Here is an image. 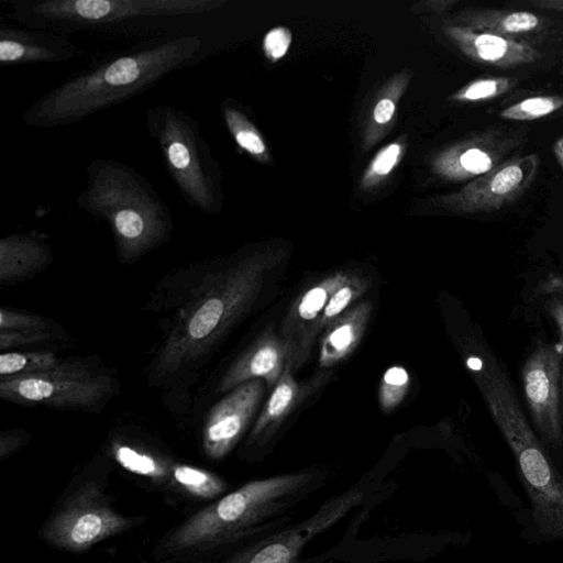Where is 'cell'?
Segmentation results:
<instances>
[{
    "mask_svg": "<svg viewBox=\"0 0 563 563\" xmlns=\"http://www.w3.org/2000/svg\"><path fill=\"white\" fill-rule=\"evenodd\" d=\"M323 482L324 474L317 470L247 482L164 533L155 545V556L190 563L272 534L291 523L298 505Z\"/></svg>",
    "mask_w": 563,
    "mask_h": 563,
    "instance_id": "6da1fadb",
    "label": "cell"
},
{
    "mask_svg": "<svg viewBox=\"0 0 563 563\" xmlns=\"http://www.w3.org/2000/svg\"><path fill=\"white\" fill-rule=\"evenodd\" d=\"M203 53V40L192 34L141 42L49 89L26 108L22 120L37 129L75 124L143 93L173 71L199 60Z\"/></svg>",
    "mask_w": 563,
    "mask_h": 563,
    "instance_id": "7a4b0ae2",
    "label": "cell"
},
{
    "mask_svg": "<svg viewBox=\"0 0 563 563\" xmlns=\"http://www.w3.org/2000/svg\"><path fill=\"white\" fill-rule=\"evenodd\" d=\"M548 312L556 324L563 353V299L554 297L549 301Z\"/></svg>",
    "mask_w": 563,
    "mask_h": 563,
    "instance_id": "e575fe53",
    "label": "cell"
},
{
    "mask_svg": "<svg viewBox=\"0 0 563 563\" xmlns=\"http://www.w3.org/2000/svg\"><path fill=\"white\" fill-rule=\"evenodd\" d=\"M409 383V374L402 366L395 365L386 369L378 389L382 410L390 411L395 409L405 398Z\"/></svg>",
    "mask_w": 563,
    "mask_h": 563,
    "instance_id": "83f0119b",
    "label": "cell"
},
{
    "mask_svg": "<svg viewBox=\"0 0 563 563\" xmlns=\"http://www.w3.org/2000/svg\"><path fill=\"white\" fill-rule=\"evenodd\" d=\"M353 273L335 272L305 289L290 305L280 327V338L287 349V365L299 369L311 354L318 336L317 323L333 292Z\"/></svg>",
    "mask_w": 563,
    "mask_h": 563,
    "instance_id": "4fadbf2b",
    "label": "cell"
},
{
    "mask_svg": "<svg viewBox=\"0 0 563 563\" xmlns=\"http://www.w3.org/2000/svg\"><path fill=\"white\" fill-rule=\"evenodd\" d=\"M538 294L555 295L563 294V275L551 274L539 286Z\"/></svg>",
    "mask_w": 563,
    "mask_h": 563,
    "instance_id": "d590c367",
    "label": "cell"
},
{
    "mask_svg": "<svg viewBox=\"0 0 563 563\" xmlns=\"http://www.w3.org/2000/svg\"><path fill=\"white\" fill-rule=\"evenodd\" d=\"M291 36L288 30L278 27L272 30L265 37V49L273 58L283 56L288 49Z\"/></svg>",
    "mask_w": 563,
    "mask_h": 563,
    "instance_id": "1f68e13d",
    "label": "cell"
},
{
    "mask_svg": "<svg viewBox=\"0 0 563 563\" xmlns=\"http://www.w3.org/2000/svg\"><path fill=\"white\" fill-rule=\"evenodd\" d=\"M369 287V280L357 274L340 286L325 305L322 314L317 323V334L323 332L332 322L342 316L350 305L354 303Z\"/></svg>",
    "mask_w": 563,
    "mask_h": 563,
    "instance_id": "d4e9b609",
    "label": "cell"
},
{
    "mask_svg": "<svg viewBox=\"0 0 563 563\" xmlns=\"http://www.w3.org/2000/svg\"><path fill=\"white\" fill-rule=\"evenodd\" d=\"M292 372V368L286 364L284 373L253 424L246 442L249 446L265 444L301 399L302 391Z\"/></svg>",
    "mask_w": 563,
    "mask_h": 563,
    "instance_id": "ffe728a7",
    "label": "cell"
},
{
    "mask_svg": "<svg viewBox=\"0 0 563 563\" xmlns=\"http://www.w3.org/2000/svg\"><path fill=\"white\" fill-rule=\"evenodd\" d=\"M117 386L108 374L87 365L62 362L55 368L0 378L3 400L46 406L54 409H96L109 399Z\"/></svg>",
    "mask_w": 563,
    "mask_h": 563,
    "instance_id": "9c48e42d",
    "label": "cell"
},
{
    "mask_svg": "<svg viewBox=\"0 0 563 563\" xmlns=\"http://www.w3.org/2000/svg\"><path fill=\"white\" fill-rule=\"evenodd\" d=\"M471 30L505 36L530 45L534 34L543 29L544 21L536 13L519 10L485 8L468 18Z\"/></svg>",
    "mask_w": 563,
    "mask_h": 563,
    "instance_id": "44dd1931",
    "label": "cell"
},
{
    "mask_svg": "<svg viewBox=\"0 0 563 563\" xmlns=\"http://www.w3.org/2000/svg\"><path fill=\"white\" fill-rule=\"evenodd\" d=\"M453 35L476 62L506 69L536 63L542 55L534 46L505 36L455 29Z\"/></svg>",
    "mask_w": 563,
    "mask_h": 563,
    "instance_id": "e0dca14e",
    "label": "cell"
},
{
    "mask_svg": "<svg viewBox=\"0 0 563 563\" xmlns=\"http://www.w3.org/2000/svg\"><path fill=\"white\" fill-rule=\"evenodd\" d=\"M60 363L55 354L47 351L2 352L0 375L1 377H14L35 374L55 368Z\"/></svg>",
    "mask_w": 563,
    "mask_h": 563,
    "instance_id": "cb8c5ba5",
    "label": "cell"
},
{
    "mask_svg": "<svg viewBox=\"0 0 563 563\" xmlns=\"http://www.w3.org/2000/svg\"><path fill=\"white\" fill-rule=\"evenodd\" d=\"M145 519L118 512L104 485L97 479H87L56 505L38 536L55 549L82 553L102 540L139 527Z\"/></svg>",
    "mask_w": 563,
    "mask_h": 563,
    "instance_id": "ba28073f",
    "label": "cell"
},
{
    "mask_svg": "<svg viewBox=\"0 0 563 563\" xmlns=\"http://www.w3.org/2000/svg\"><path fill=\"white\" fill-rule=\"evenodd\" d=\"M357 488L335 495L308 518L233 550L216 563H305L303 549L362 503Z\"/></svg>",
    "mask_w": 563,
    "mask_h": 563,
    "instance_id": "30bf717a",
    "label": "cell"
},
{
    "mask_svg": "<svg viewBox=\"0 0 563 563\" xmlns=\"http://www.w3.org/2000/svg\"><path fill=\"white\" fill-rule=\"evenodd\" d=\"M272 258L251 256L207 272L178 305L153 362L156 378L201 361L250 308Z\"/></svg>",
    "mask_w": 563,
    "mask_h": 563,
    "instance_id": "3957f363",
    "label": "cell"
},
{
    "mask_svg": "<svg viewBox=\"0 0 563 563\" xmlns=\"http://www.w3.org/2000/svg\"><path fill=\"white\" fill-rule=\"evenodd\" d=\"M399 154V146L394 144L388 146L384 152H382L374 163V170L384 175L387 174L394 166L397 156Z\"/></svg>",
    "mask_w": 563,
    "mask_h": 563,
    "instance_id": "836d02e7",
    "label": "cell"
},
{
    "mask_svg": "<svg viewBox=\"0 0 563 563\" xmlns=\"http://www.w3.org/2000/svg\"><path fill=\"white\" fill-rule=\"evenodd\" d=\"M222 113L229 130L240 147L252 154H261L265 146L257 133L253 131L242 113L229 104L222 106Z\"/></svg>",
    "mask_w": 563,
    "mask_h": 563,
    "instance_id": "f1b7e54d",
    "label": "cell"
},
{
    "mask_svg": "<svg viewBox=\"0 0 563 563\" xmlns=\"http://www.w3.org/2000/svg\"><path fill=\"white\" fill-rule=\"evenodd\" d=\"M113 456L123 468L133 474L146 477L157 484L172 483L174 464H168L151 453L125 444H115L113 445Z\"/></svg>",
    "mask_w": 563,
    "mask_h": 563,
    "instance_id": "7402d4cb",
    "label": "cell"
},
{
    "mask_svg": "<svg viewBox=\"0 0 563 563\" xmlns=\"http://www.w3.org/2000/svg\"><path fill=\"white\" fill-rule=\"evenodd\" d=\"M145 125L185 200L205 214L221 205L219 166L196 120L170 104L147 108Z\"/></svg>",
    "mask_w": 563,
    "mask_h": 563,
    "instance_id": "52a82bcc",
    "label": "cell"
},
{
    "mask_svg": "<svg viewBox=\"0 0 563 563\" xmlns=\"http://www.w3.org/2000/svg\"><path fill=\"white\" fill-rule=\"evenodd\" d=\"M76 205L108 224L118 255L125 263L161 246L173 230L170 211L152 184L114 158L89 162Z\"/></svg>",
    "mask_w": 563,
    "mask_h": 563,
    "instance_id": "277c9868",
    "label": "cell"
},
{
    "mask_svg": "<svg viewBox=\"0 0 563 563\" xmlns=\"http://www.w3.org/2000/svg\"><path fill=\"white\" fill-rule=\"evenodd\" d=\"M563 353L550 345H538L521 368L523 396L536 430L551 446L562 443L560 379Z\"/></svg>",
    "mask_w": 563,
    "mask_h": 563,
    "instance_id": "8fae6325",
    "label": "cell"
},
{
    "mask_svg": "<svg viewBox=\"0 0 563 563\" xmlns=\"http://www.w3.org/2000/svg\"><path fill=\"white\" fill-rule=\"evenodd\" d=\"M82 49L68 36L21 25H1L2 66L65 63L78 58Z\"/></svg>",
    "mask_w": 563,
    "mask_h": 563,
    "instance_id": "9a60e30c",
    "label": "cell"
},
{
    "mask_svg": "<svg viewBox=\"0 0 563 563\" xmlns=\"http://www.w3.org/2000/svg\"><path fill=\"white\" fill-rule=\"evenodd\" d=\"M468 371L515 456L539 531L563 540V476L529 426L508 376L490 352L477 356Z\"/></svg>",
    "mask_w": 563,
    "mask_h": 563,
    "instance_id": "5b68a950",
    "label": "cell"
},
{
    "mask_svg": "<svg viewBox=\"0 0 563 563\" xmlns=\"http://www.w3.org/2000/svg\"><path fill=\"white\" fill-rule=\"evenodd\" d=\"M286 363L285 343L280 336L268 330L232 363L219 383V390L228 393L257 378H263L268 386H273L284 373Z\"/></svg>",
    "mask_w": 563,
    "mask_h": 563,
    "instance_id": "2e32d148",
    "label": "cell"
},
{
    "mask_svg": "<svg viewBox=\"0 0 563 563\" xmlns=\"http://www.w3.org/2000/svg\"><path fill=\"white\" fill-rule=\"evenodd\" d=\"M561 379H562V384H561V395H562V400H563V366H562V376H561Z\"/></svg>",
    "mask_w": 563,
    "mask_h": 563,
    "instance_id": "ab89813d",
    "label": "cell"
},
{
    "mask_svg": "<svg viewBox=\"0 0 563 563\" xmlns=\"http://www.w3.org/2000/svg\"><path fill=\"white\" fill-rule=\"evenodd\" d=\"M218 0H15L9 18L18 25L68 36L159 31L168 22L205 15Z\"/></svg>",
    "mask_w": 563,
    "mask_h": 563,
    "instance_id": "8992f818",
    "label": "cell"
},
{
    "mask_svg": "<svg viewBox=\"0 0 563 563\" xmlns=\"http://www.w3.org/2000/svg\"><path fill=\"white\" fill-rule=\"evenodd\" d=\"M48 243L36 232L10 234L0 240V283L20 282L52 261Z\"/></svg>",
    "mask_w": 563,
    "mask_h": 563,
    "instance_id": "ac0fdd59",
    "label": "cell"
},
{
    "mask_svg": "<svg viewBox=\"0 0 563 563\" xmlns=\"http://www.w3.org/2000/svg\"><path fill=\"white\" fill-rule=\"evenodd\" d=\"M372 309V302H358L323 331L318 358L320 367L334 366L353 353L365 333Z\"/></svg>",
    "mask_w": 563,
    "mask_h": 563,
    "instance_id": "d6986e66",
    "label": "cell"
},
{
    "mask_svg": "<svg viewBox=\"0 0 563 563\" xmlns=\"http://www.w3.org/2000/svg\"><path fill=\"white\" fill-rule=\"evenodd\" d=\"M26 443V434L20 432H2L0 435V460L12 455Z\"/></svg>",
    "mask_w": 563,
    "mask_h": 563,
    "instance_id": "d6a6232c",
    "label": "cell"
},
{
    "mask_svg": "<svg viewBox=\"0 0 563 563\" xmlns=\"http://www.w3.org/2000/svg\"><path fill=\"white\" fill-rule=\"evenodd\" d=\"M537 153L515 155L489 173L477 177L461 194L460 202L472 212H494L517 201L537 178Z\"/></svg>",
    "mask_w": 563,
    "mask_h": 563,
    "instance_id": "5bb4252c",
    "label": "cell"
},
{
    "mask_svg": "<svg viewBox=\"0 0 563 563\" xmlns=\"http://www.w3.org/2000/svg\"><path fill=\"white\" fill-rule=\"evenodd\" d=\"M529 3L541 10L563 12V0H532Z\"/></svg>",
    "mask_w": 563,
    "mask_h": 563,
    "instance_id": "74e56055",
    "label": "cell"
},
{
    "mask_svg": "<svg viewBox=\"0 0 563 563\" xmlns=\"http://www.w3.org/2000/svg\"><path fill=\"white\" fill-rule=\"evenodd\" d=\"M554 157L563 173V136L559 137L553 144Z\"/></svg>",
    "mask_w": 563,
    "mask_h": 563,
    "instance_id": "f35d334b",
    "label": "cell"
},
{
    "mask_svg": "<svg viewBox=\"0 0 563 563\" xmlns=\"http://www.w3.org/2000/svg\"><path fill=\"white\" fill-rule=\"evenodd\" d=\"M51 331H0L2 351L52 340Z\"/></svg>",
    "mask_w": 563,
    "mask_h": 563,
    "instance_id": "4dcf8cb0",
    "label": "cell"
},
{
    "mask_svg": "<svg viewBox=\"0 0 563 563\" xmlns=\"http://www.w3.org/2000/svg\"><path fill=\"white\" fill-rule=\"evenodd\" d=\"M172 483L200 499H213L227 490V483L219 475L187 464H174Z\"/></svg>",
    "mask_w": 563,
    "mask_h": 563,
    "instance_id": "603a6c76",
    "label": "cell"
},
{
    "mask_svg": "<svg viewBox=\"0 0 563 563\" xmlns=\"http://www.w3.org/2000/svg\"><path fill=\"white\" fill-rule=\"evenodd\" d=\"M264 395L261 378L231 389L210 410L202 432V449L210 460L225 457L249 428Z\"/></svg>",
    "mask_w": 563,
    "mask_h": 563,
    "instance_id": "7c38bea8",
    "label": "cell"
},
{
    "mask_svg": "<svg viewBox=\"0 0 563 563\" xmlns=\"http://www.w3.org/2000/svg\"><path fill=\"white\" fill-rule=\"evenodd\" d=\"M52 321L36 313L0 310V331H51Z\"/></svg>",
    "mask_w": 563,
    "mask_h": 563,
    "instance_id": "f546056e",
    "label": "cell"
},
{
    "mask_svg": "<svg viewBox=\"0 0 563 563\" xmlns=\"http://www.w3.org/2000/svg\"><path fill=\"white\" fill-rule=\"evenodd\" d=\"M395 106L393 101L383 99L379 101L374 111V118L378 123H385L390 120L394 113Z\"/></svg>",
    "mask_w": 563,
    "mask_h": 563,
    "instance_id": "8d00e7d4",
    "label": "cell"
},
{
    "mask_svg": "<svg viewBox=\"0 0 563 563\" xmlns=\"http://www.w3.org/2000/svg\"><path fill=\"white\" fill-rule=\"evenodd\" d=\"M562 108V96L538 95L508 106L499 112V117L508 121L526 122L548 117Z\"/></svg>",
    "mask_w": 563,
    "mask_h": 563,
    "instance_id": "484cf974",
    "label": "cell"
},
{
    "mask_svg": "<svg viewBox=\"0 0 563 563\" xmlns=\"http://www.w3.org/2000/svg\"><path fill=\"white\" fill-rule=\"evenodd\" d=\"M517 85V78L489 76L476 79L464 87L456 96L460 100L478 102L499 98Z\"/></svg>",
    "mask_w": 563,
    "mask_h": 563,
    "instance_id": "4316f807",
    "label": "cell"
}]
</instances>
